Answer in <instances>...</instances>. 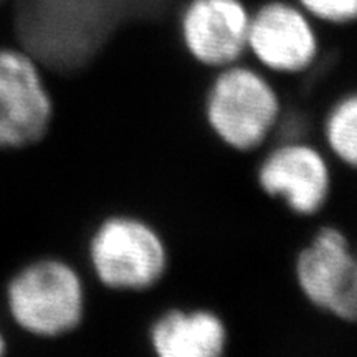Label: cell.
Masks as SVG:
<instances>
[{"instance_id": "obj_1", "label": "cell", "mask_w": 357, "mask_h": 357, "mask_svg": "<svg viewBox=\"0 0 357 357\" xmlns=\"http://www.w3.org/2000/svg\"><path fill=\"white\" fill-rule=\"evenodd\" d=\"M284 113L278 79L252 61H236L208 73L200 118L211 137L236 155H255L275 139Z\"/></svg>"}, {"instance_id": "obj_2", "label": "cell", "mask_w": 357, "mask_h": 357, "mask_svg": "<svg viewBox=\"0 0 357 357\" xmlns=\"http://www.w3.org/2000/svg\"><path fill=\"white\" fill-rule=\"evenodd\" d=\"M89 276L113 294H146L172 271L174 252L158 222L142 213L116 211L93 223L84 243Z\"/></svg>"}, {"instance_id": "obj_3", "label": "cell", "mask_w": 357, "mask_h": 357, "mask_svg": "<svg viewBox=\"0 0 357 357\" xmlns=\"http://www.w3.org/2000/svg\"><path fill=\"white\" fill-rule=\"evenodd\" d=\"M6 310L22 333L35 339H61L82 329L89 311L83 271L63 257L25 263L7 281Z\"/></svg>"}, {"instance_id": "obj_4", "label": "cell", "mask_w": 357, "mask_h": 357, "mask_svg": "<svg viewBox=\"0 0 357 357\" xmlns=\"http://www.w3.org/2000/svg\"><path fill=\"white\" fill-rule=\"evenodd\" d=\"M253 182L263 197L289 215L310 220L333 199V160L311 137H278L260 151Z\"/></svg>"}, {"instance_id": "obj_5", "label": "cell", "mask_w": 357, "mask_h": 357, "mask_svg": "<svg viewBox=\"0 0 357 357\" xmlns=\"http://www.w3.org/2000/svg\"><path fill=\"white\" fill-rule=\"evenodd\" d=\"M293 287L307 306L344 324H357V243L344 229L323 223L291 258Z\"/></svg>"}, {"instance_id": "obj_6", "label": "cell", "mask_w": 357, "mask_h": 357, "mask_svg": "<svg viewBox=\"0 0 357 357\" xmlns=\"http://www.w3.org/2000/svg\"><path fill=\"white\" fill-rule=\"evenodd\" d=\"M323 55L319 25L294 0H261L252 7L247 60L275 79L306 77Z\"/></svg>"}, {"instance_id": "obj_7", "label": "cell", "mask_w": 357, "mask_h": 357, "mask_svg": "<svg viewBox=\"0 0 357 357\" xmlns=\"http://www.w3.org/2000/svg\"><path fill=\"white\" fill-rule=\"evenodd\" d=\"M55 98L42 63L20 47H0V151L45 139L55 121Z\"/></svg>"}, {"instance_id": "obj_8", "label": "cell", "mask_w": 357, "mask_h": 357, "mask_svg": "<svg viewBox=\"0 0 357 357\" xmlns=\"http://www.w3.org/2000/svg\"><path fill=\"white\" fill-rule=\"evenodd\" d=\"M250 17L247 0H184L176 26L182 53L207 73L245 60Z\"/></svg>"}, {"instance_id": "obj_9", "label": "cell", "mask_w": 357, "mask_h": 357, "mask_svg": "<svg viewBox=\"0 0 357 357\" xmlns=\"http://www.w3.org/2000/svg\"><path fill=\"white\" fill-rule=\"evenodd\" d=\"M230 326L212 306H169L155 314L146 344L158 357H222L231 342Z\"/></svg>"}, {"instance_id": "obj_10", "label": "cell", "mask_w": 357, "mask_h": 357, "mask_svg": "<svg viewBox=\"0 0 357 357\" xmlns=\"http://www.w3.org/2000/svg\"><path fill=\"white\" fill-rule=\"evenodd\" d=\"M319 144L333 162L357 172V89L334 98L324 109Z\"/></svg>"}, {"instance_id": "obj_11", "label": "cell", "mask_w": 357, "mask_h": 357, "mask_svg": "<svg viewBox=\"0 0 357 357\" xmlns=\"http://www.w3.org/2000/svg\"><path fill=\"white\" fill-rule=\"evenodd\" d=\"M319 26L357 24V0H294Z\"/></svg>"}, {"instance_id": "obj_12", "label": "cell", "mask_w": 357, "mask_h": 357, "mask_svg": "<svg viewBox=\"0 0 357 357\" xmlns=\"http://www.w3.org/2000/svg\"><path fill=\"white\" fill-rule=\"evenodd\" d=\"M6 351H7V339L3 336L2 329H0V356L6 354Z\"/></svg>"}, {"instance_id": "obj_13", "label": "cell", "mask_w": 357, "mask_h": 357, "mask_svg": "<svg viewBox=\"0 0 357 357\" xmlns=\"http://www.w3.org/2000/svg\"><path fill=\"white\" fill-rule=\"evenodd\" d=\"M0 2H2V0H0Z\"/></svg>"}]
</instances>
